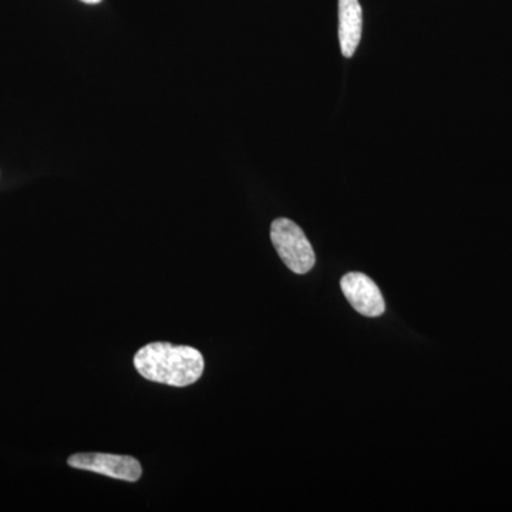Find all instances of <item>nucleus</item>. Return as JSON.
Listing matches in <instances>:
<instances>
[{"instance_id":"f257e3e1","label":"nucleus","mask_w":512,"mask_h":512,"mask_svg":"<svg viewBox=\"0 0 512 512\" xmlns=\"http://www.w3.org/2000/svg\"><path fill=\"white\" fill-rule=\"evenodd\" d=\"M134 366L150 382L185 387L200 379L205 362L200 350L191 346L156 342L138 350L134 356Z\"/></svg>"},{"instance_id":"f03ea898","label":"nucleus","mask_w":512,"mask_h":512,"mask_svg":"<svg viewBox=\"0 0 512 512\" xmlns=\"http://www.w3.org/2000/svg\"><path fill=\"white\" fill-rule=\"evenodd\" d=\"M271 241L282 262L295 274H308L316 256L305 232L288 218H278L271 225Z\"/></svg>"},{"instance_id":"7ed1b4c3","label":"nucleus","mask_w":512,"mask_h":512,"mask_svg":"<svg viewBox=\"0 0 512 512\" xmlns=\"http://www.w3.org/2000/svg\"><path fill=\"white\" fill-rule=\"evenodd\" d=\"M67 463L77 470L103 474L116 480L128 481V483H136L143 473L141 464L136 458L116 456V454L79 453L70 457Z\"/></svg>"},{"instance_id":"20e7f679","label":"nucleus","mask_w":512,"mask_h":512,"mask_svg":"<svg viewBox=\"0 0 512 512\" xmlns=\"http://www.w3.org/2000/svg\"><path fill=\"white\" fill-rule=\"evenodd\" d=\"M343 295L360 315L377 318L386 311V303L379 286L360 272H350L340 281Z\"/></svg>"},{"instance_id":"39448f33","label":"nucleus","mask_w":512,"mask_h":512,"mask_svg":"<svg viewBox=\"0 0 512 512\" xmlns=\"http://www.w3.org/2000/svg\"><path fill=\"white\" fill-rule=\"evenodd\" d=\"M363 13L359 0H339V42L342 55L352 57L362 39Z\"/></svg>"},{"instance_id":"423d86ee","label":"nucleus","mask_w":512,"mask_h":512,"mask_svg":"<svg viewBox=\"0 0 512 512\" xmlns=\"http://www.w3.org/2000/svg\"><path fill=\"white\" fill-rule=\"evenodd\" d=\"M84 3H90V5H96V3H100L101 0H82Z\"/></svg>"}]
</instances>
